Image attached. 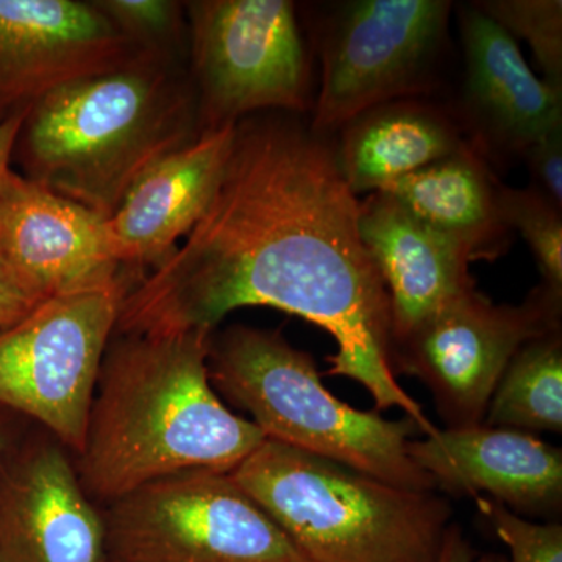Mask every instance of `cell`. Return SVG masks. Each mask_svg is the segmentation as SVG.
I'll list each match as a JSON object with an SVG mask.
<instances>
[{"label": "cell", "mask_w": 562, "mask_h": 562, "mask_svg": "<svg viewBox=\"0 0 562 562\" xmlns=\"http://www.w3.org/2000/svg\"><path fill=\"white\" fill-rule=\"evenodd\" d=\"M333 139L302 114L239 121L209 206L160 266L133 281L116 333L213 331L247 306L295 314L338 344L325 375L355 380L376 412L402 409L431 435L438 428L392 371L390 297Z\"/></svg>", "instance_id": "obj_1"}, {"label": "cell", "mask_w": 562, "mask_h": 562, "mask_svg": "<svg viewBox=\"0 0 562 562\" xmlns=\"http://www.w3.org/2000/svg\"><path fill=\"white\" fill-rule=\"evenodd\" d=\"M210 330L127 333L103 357L76 469L109 503L176 473L232 472L265 435L232 413L209 373Z\"/></svg>", "instance_id": "obj_2"}, {"label": "cell", "mask_w": 562, "mask_h": 562, "mask_svg": "<svg viewBox=\"0 0 562 562\" xmlns=\"http://www.w3.org/2000/svg\"><path fill=\"white\" fill-rule=\"evenodd\" d=\"M201 133L191 81L139 54L31 106L13 158L22 176L110 220L140 173Z\"/></svg>", "instance_id": "obj_3"}, {"label": "cell", "mask_w": 562, "mask_h": 562, "mask_svg": "<svg viewBox=\"0 0 562 562\" xmlns=\"http://www.w3.org/2000/svg\"><path fill=\"white\" fill-rule=\"evenodd\" d=\"M310 562H438L452 506L265 439L231 472Z\"/></svg>", "instance_id": "obj_4"}, {"label": "cell", "mask_w": 562, "mask_h": 562, "mask_svg": "<svg viewBox=\"0 0 562 562\" xmlns=\"http://www.w3.org/2000/svg\"><path fill=\"white\" fill-rule=\"evenodd\" d=\"M214 390L250 416L266 439L339 462L405 490L436 484L408 454L420 432L409 417L384 419L336 398L322 383L312 355L280 331L231 325L210 336Z\"/></svg>", "instance_id": "obj_5"}, {"label": "cell", "mask_w": 562, "mask_h": 562, "mask_svg": "<svg viewBox=\"0 0 562 562\" xmlns=\"http://www.w3.org/2000/svg\"><path fill=\"white\" fill-rule=\"evenodd\" d=\"M131 284L124 272L52 295L0 330V406L38 422L74 457Z\"/></svg>", "instance_id": "obj_6"}, {"label": "cell", "mask_w": 562, "mask_h": 562, "mask_svg": "<svg viewBox=\"0 0 562 562\" xmlns=\"http://www.w3.org/2000/svg\"><path fill=\"white\" fill-rule=\"evenodd\" d=\"M102 514L105 562H310L231 472L165 476Z\"/></svg>", "instance_id": "obj_7"}, {"label": "cell", "mask_w": 562, "mask_h": 562, "mask_svg": "<svg viewBox=\"0 0 562 562\" xmlns=\"http://www.w3.org/2000/svg\"><path fill=\"white\" fill-rule=\"evenodd\" d=\"M192 79L201 131L254 114L312 109V66L290 0H195Z\"/></svg>", "instance_id": "obj_8"}, {"label": "cell", "mask_w": 562, "mask_h": 562, "mask_svg": "<svg viewBox=\"0 0 562 562\" xmlns=\"http://www.w3.org/2000/svg\"><path fill=\"white\" fill-rule=\"evenodd\" d=\"M453 3L351 0L322 40V81L310 125L333 136L362 111L430 91Z\"/></svg>", "instance_id": "obj_9"}, {"label": "cell", "mask_w": 562, "mask_h": 562, "mask_svg": "<svg viewBox=\"0 0 562 562\" xmlns=\"http://www.w3.org/2000/svg\"><path fill=\"white\" fill-rule=\"evenodd\" d=\"M562 295L541 283L519 305H497L475 288L391 342V368L431 392L446 428L483 424L498 380L525 342L561 330Z\"/></svg>", "instance_id": "obj_10"}, {"label": "cell", "mask_w": 562, "mask_h": 562, "mask_svg": "<svg viewBox=\"0 0 562 562\" xmlns=\"http://www.w3.org/2000/svg\"><path fill=\"white\" fill-rule=\"evenodd\" d=\"M139 54L92 2L0 0V122Z\"/></svg>", "instance_id": "obj_11"}, {"label": "cell", "mask_w": 562, "mask_h": 562, "mask_svg": "<svg viewBox=\"0 0 562 562\" xmlns=\"http://www.w3.org/2000/svg\"><path fill=\"white\" fill-rule=\"evenodd\" d=\"M0 561L105 562L103 514L54 438H22L0 458Z\"/></svg>", "instance_id": "obj_12"}, {"label": "cell", "mask_w": 562, "mask_h": 562, "mask_svg": "<svg viewBox=\"0 0 562 562\" xmlns=\"http://www.w3.org/2000/svg\"><path fill=\"white\" fill-rule=\"evenodd\" d=\"M0 257L41 301L124 273L106 217L13 168L0 187Z\"/></svg>", "instance_id": "obj_13"}, {"label": "cell", "mask_w": 562, "mask_h": 562, "mask_svg": "<svg viewBox=\"0 0 562 562\" xmlns=\"http://www.w3.org/2000/svg\"><path fill=\"white\" fill-rule=\"evenodd\" d=\"M464 88L457 113L465 138L486 160L524 157L562 125V90L532 74L517 41L473 3L458 7Z\"/></svg>", "instance_id": "obj_14"}, {"label": "cell", "mask_w": 562, "mask_h": 562, "mask_svg": "<svg viewBox=\"0 0 562 562\" xmlns=\"http://www.w3.org/2000/svg\"><path fill=\"white\" fill-rule=\"evenodd\" d=\"M408 454L450 497L492 498L517 516L561 513L562 450L531 432L443 428L409 441Z\"/></svg>", "instance_id": "obj_15"}, {"label": "cell", "mask_w": 562, "mask_h": 562, "mask_svg": "<svg viewBox=\"0 0 562 562\" xmlns=\"http://www.w3.org/2000/svg\"><path fill=\"white\" fill-rule=\"evenodd\" d=\"M235 128L202 132L155 161L125 192L109 220L122 269L157 268L198 224L227 166Z\"/></svg>", "instance_id": "obj_16"}, {"label": "cell", "mask_w": 562, "mask_h": 562, "mask_svg": "<svg viewBox=\"0 0 562 562\" xmlns=\"http://www.w3.org/2000/svg\"><path fill=\"white\" fill-rule=\"evenodd\" d=\"M358 227L390 297L391 342L476 286L471 254L391 195L376 191L361 201Z\"/></svg>", "instance_id": "obj_17"}, {"label": "cell", "mask_w": 562, "mask_h": 562, "mask_svg": "<svg viewBox=\"0 0 562 562\" xmlns=\"http://www.w3.org/2000/svg\"><path fill=\"white\" fill-rule=\"evenodd\" d=\"M336 133V162L357 198L441 160L469 140L457 114L417 98L362 111Z\"/></svg>", "instance_id": "obj_18"}, {"label": "cell", "mask_w": 562, "mask_h": 562, "mask_svg": "<svg viewBox=\"0 0 562 562\" xmlns=\"http://www.w3.org/2000/svg\"><path fill=\"white\" fill-rule=\"evenodd\" d=\"M490 162L468 140L461 149L387 184L391 195L417 220L449 236L471 254L472 261L505 254L513 232L503 224Z\"/></svg>", "instance_id": "obj_19"}, {"label": "cell", "mask_w": 562, "mask_h": 562, "mask_svg": "<svg viewBox=\"0 0 562 562\" xmlns=\"http://www.w3.org/2000/svg\"><path fill=\"white\" fill-rule=\"evenodd\" d=\"M483 424L525 432L562 431V328L516 351L495 386Z\"/></svg>", "instance_id": "obj_20"}, {"label": "cell", "mask_w": 562, "mask_h": 562, "mask_svg": "<svg viewBox=\"0 0 562 562\" xmlns=\"http://www.w3.org/2000/svg\"><path fill=\"white\" fill-rule=\"evenodd\" d=\"M503 224L519 232L532 251L542 286L562 295V209L532 188L501 183L497 192Z\"/></svg>", "instance_id": "obj_21"}, {"label": "cell", "mask_w": 562, "mask_h": 562, "mask_svg": "<svg viewBox=\"0 0 562 562\" xmlns=\"http://www.w3.org/2000/svg\"><path fill=\"white\" fill-rule=\"evenodd\" d=\"M514 40L530 44L543 80L562 90L561 0H480L472 2Z\"/></svg>", "instance_id": "obj_22"}, {"label": "cell", "mask_w": 562, "mask_h": 562, "mask_svg": "<svg viewBox=\"0 0 562 562\" xmlns=\"http://www.w3.org/2000/svg\"><path fill=\"white\" fill-rule=\"evenodd\" d=\"M92 5L133 47L161 58L183 27V3L172 0H95Z\"/></svg>", "instance_id": "obj_23"}, {"label": "cell", "mask_w": 562, "mask_h": 562, "mask_svg": "<svg viewBox=\"0 0 562 562\" xmlns=\"http://www.w3.org/2000/svg\"><path fill=\"white\" fill-rule=\"evenodd\" d=\"M480 516L491 525L509 554H483L473 562H562L561 524H536L517 516L501 503L476 497Z\"/></svg>", "instance_id": "obj_24"}, {"label": "cell", "mask_w": 562, "mask_h": 562, "mask_svg": "<svg viewBox=\"0 0 562 562\" xmlns=\"http://www.w3.org/2000/svg\"><path fill=\"white\" fill-rule=\"evenodd\" d=\"M530 188L562 209V125L532 143L524 154Z\"/></svg>", "instance_id": "obj_25"}, {"label": "cell", "mask_w": 562, "mask_h": 562, "mask_svg": "<svg viewBox=\"0 0 562 562\" xmlns=\"http://www.w3.org/2000/svg\"><path fill=\"white\" fill-rule=\"evenodd\" d=\"M41 302L0 257V330L27 316Z\"/></svg>", "instance_id": "obj_26"}, {"label": "cell", "mask_w": 562, "mask_h": 562, "mask_svg": "<svg viewBox=\"0 0 562 562\" xmlns=\"http://www.w3.org/2000/svg\"><path fill=\"white\" fill-rule=\"evenodd\" d=\"M27 111H21L9 120L0 122V187H2L7 172L11 169L14 144H16L18 135H20L22 122L27 116Z\"/></svg>", "instance_id": "obj_27"}, {"label": "cell", "mask_w": 562, "mask_h": 562, "mask_svg": "<svg viewBox=\"0 0 562 562\" xmlns=\"http://www.w3.org/2000/svg\"><path fill=\"white\" fill-rule=\"evenodd\" d=\"M476 553L465 538L460 525L452 522L447 530L446 539L438 562H473Z\"/></svg>", "instance_id": "obj_28"}, {"label": "cell", "mask_w": 562, "mask_h": 562, "mask_svg": "<svg viewBox=\"0 0 562 562\" xmlns=\"http://www.w3.org/2000/svg\"><path fill=\"white\" fill-rule=\"evenodd\" d=\"M18 419L22 417L0 406V458L22 438Z\"/></svg>", "instance_id": "obj_29"}, {"label": "cell", "mask_w": 562, "mask_h": 562, "mask_svg": "<svg viewBox=\"0 0 562 562\" xmlns=\"http://www.w3.org/2000/svg\"><path fill=\"white\" fill-rule=\"evenodd\" d=\"M0 562H2V561H0Z\"/></svg>", "instance_id": "obj_30"}]
</instances>
